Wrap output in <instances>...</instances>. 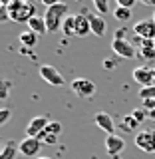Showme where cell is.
<instances>
[{
  "label": "cell",
  "instance_id": "obj_23",
  "mask_svg": "<svg viewBox=\"0 0 155 159\" xmlns=\"http://www.w3.org/2000/svg\"><path fill=\"white\" fill-rule=\"evenodd\" d=\"M139 98H141V99H155V84L139 89Z\"/></svg>",
  "mask_w": 155,
  "mask_h": 159
},
{
  "label": "cell",
  "instance_id": "obj_29",
  "mask_svg": "<svg viewBox=\"0 0 155 159\" xmlns=\"http://www.w3.org/2000/svg\"><path fill=\"white\" fill-rule=\"evenodd\" d=\"M113 40H127V28L125 26L117 28L116 30V38H113Z\"/></svg>",
  "mask_w": 155,
  "mask_h": 159
},
{
  "label": "cell",
  "instance_id": "obj_27",
  "mask_svg": "<svg viewBox=\"0 0 155 159\" xmlns=\"http://www.w3.org/2000/svg\"><path fill=\"white\" fill-rule=\"evenodd\" d=\"M8 89H10V82L8 80H2V88H0V99L8 98Z\"/></svg>",
  "mask_w": 155,
  "mask_h": 159
},
{
  "label": "cell",
  "instance_id": "obj_3",
  "mask_svg": "<svg viewBox=\"0 0 155 159\" xmlns=\"http://www.w3.org/2000/svg\"><path fill=\"white\" fill-rule=\"evenodd\" d=\"M135 147L143 153H155V129H141L135 133Z\"/></svg>",
  "mask_w": 155,
  "mask_h": 159
},
{
  "label": "cell",
  "instance_id": "obj_18",
  "mask_svg": "<svg viewBox=\"0 0 155 159\" xmlns=\"http://www.w3.org/2000/svg\"><path fill=\"white\" fill-rule=\"evenodd\" d=\"M18 40H20V44H22L24 48H34L36 42H38V34H34L32 30H24Z\"/></svg>",
  "mask_w": 155,
  "mask_h": 159
},
{
  "label": "cell",
  "instance_id": "obj_31",
  "mask_svg": "<svg viewBox=\"0 0 155 159\" xmlns=\"http://www.w3.org/2000/svg\"><path fill=\"white\" fill-rule=\"evenodd\" d=\"M117 6H121V8H129V10H131L133 6H135V0H117Z\"/></svg>",
  "mask_w": 155,
  "mask_h": 159
},
{
  "label": "cell",
  "instance_id": "obj_14",
  "mask_svg": "<svg viewBox=\"0 0 155 159\" xmlns=\"http://www.w3.org/2000/svg\"><path fill=\"white\" fill-rule=\"evenodd\" d=\"M86 14H88V20H89V28H92V34H96V36L102 38L103 34H106V20H103L99 14H92V12H88L86 10Z\"/></svg>",
  "mask_w": 155,
  "mask_h": 159
},
{
  "label": "cell",
  "instance_id": "obj_12",
  "mask_svg": "<svg viewBox=\"0 0 155 159\" xmlns=\"http://www.w3.org/2000/svg\"><path fill=\"white\" fill-rule=\"evenodd\" d=\"M93 123L102 129V131H106L107 135H116V121H113V117L109 116V113H106V111H99V113H96V117H93Z\"/></svg>",
  "mask_w": 155,
  "mask_h": 159
},
{
  "label": "cell",
  "instance_id": "obj_34",
  "mask_svg": "<svg viewBox=\"0 0 155 159\" xmlns=\"http://www.w3.org/2000/svg\"><path fill=\"white\" fill-rule=\"evenodd\" d=\"M149 119H153V121H155V109H153V111H149Z\"/></svg>",
  "mask_w": 155,
  "mask_h": 159
},
{
  "label": "cell",
  "instance_id": "obj_22",
  "mask_svg": "<svg viewBox=\"0 0 155 159\" xmlns=\"http://www.w3.org/2000/svg\"><path fill=\"white\" fill-rule=\"evenodd\" d=\"M42 145H54V143L58 141V135H52V133H48V131H44V133H40V135L36 137Z\"/></svg>",
  "mask_w": 155,
  "mask_h": 159
},
{
  "label": "cell",
  "instance_id": "obj_2",
  "mask_svg": "<svg viewBox=\"0 0 155 159\" xmlns=\"http://www.w3.org/2000/svg\"><path fill=\"white\" fill-rule=\"evenodd\" d=\"M68 16V4L64 2H56L52 6L46 8V14H44V22H46L48 34H54L58 30H62V24Z\"/></svg>",
  "mask_w": 155,
  "mask_h": 159
},
{
  "label": "cell",
  "instance_id": "obj_16",
  "mask_svg": "<svg viewBox=\"0 0 155 159\" xmlns=\"http://www.w3.org/2000/svg\"><path fill=\"white\" fill-rule=\"evenodd\" d=\"M28 30H32V32L38 34V36L48 34V28H46V22H44V16H34V18L28 22Z\"/></svg>",
  "mask_w": 155,
  "mask_h": 159
},
{
  "label": "cell",
  "instance_id": "obj_9",
  "mask_svg": "<svg viewBox=\"0 0 155 159\" xmlns=\"http://www.w3.org/2000/svg\"><path fill=\"white\" fill-rule=\"evenodd\" d=\"M40 78L50 86H64V76L54 66H48V64L40 66Z\"/></svg>",
  "mask_w": 155,
  "mask_h": 159
},
{
  "label": "cell",
  "instance_id": "obj_13",
  "mask_svg": "<svg viewBox=\"0 0 155 159\" xmlns=\"http://www.w3.org/2000/svg\"><path fill=\"white\" fill-rule=\"evenodd\" d=\"M123 149H125V141H123V137H119V135H107L106 137V151L112 157H117Z\"/></svg>",
  "mask_w": 155,
  "mask_h": 159
},
{
  "label": "cell",
  "instance_id": "obj_33",
  "mask_svg": "<svg viewBox=\"0 0 155 159\" xmlns=\"http://www.w3.org/2000/svg\"><path fill=\"white\" fill-rule=\"evenodd\" d=\"M143 4L145 6H155V0H143Z\"/></svg>",
  "mask_w": 155,
  "mask_h": 159
},
{
  "label": "cell",
  "instance_id": "obj_5",
  "mask_svg": "<svg viewBox=\"0 0 155 159\" xmlns=\"http://www.w3.org/2000/svg\"><path fill=\"white\" fill-rule=\"evenodd\" d=\"M112 50L123 60H131L137 56V48L129 40H112Z\"/></svg>",
  "mask_w": 155,
  "mask_h": 159
},
{
  "label": "cell",
  "instance_id": "obj_21",
  "mask_svg": "<svg viewBox=\"0 0 155 159\" xmlns=\"http://www.w3.org/2000/svg\"><path fill=\"white\" fill-rule=\"evenodd\" d=\"M113 16H116V20H119V22H129L133 14H131V10H129V8L116 6V10H113Z\"/></svg>",
  "mask_w": 155,
  "mask_h": 159
},
{
  "label": "cell",
  "instance_id": "obj_11",
  "mask_svg": "<svg viewBox=\"0 0 155 159\" xmlns=\"http://www.w3.org/2000/svg\"><path fill=\"white\" fill-rule=\"evenodd\" d=\"M135 44H137V56L141 60H155V42L153 40H141L135 36Z\"/></svg>",
  "mask_w": 155,
  "mask_h": 159
},
{
  "label": "cell",
  "instance_id": "obj_19",
  "mask_svg": "<svg viewBox=\"0 0 155 159\" xmlns=\"http://www.w3.org/2000/svg\"><path fill=\"white\" fill-rule=\"evenodd\" d=\"M62 30H64L66 36H76V14L66 16V20H64V24H62Z\"/></svg>",
  "mask_w": 155,
  "mask_h": 159
},
{
  "label": "cell",
  "instance_id": "obj_10",
  "mask_svg": "<svg viewBox=\"0 0 155 159\" xmlns=\"http://www.w3.org/2000/svg\"><path fill=\"white\" fill-rule=\"evenodd\" d=\"M50 119L46 116H38V117H32L28 121V127H26V137H38L40 133L46 131Z\"/></svg>",
  "mask_w": 155,
  "mask_h": 159
},
{
  "label": "cell",
  "instance_id": "obj_30",
  "mask_svg": "<svg viewBox=\"0 0 155 159\" xmlns=\"http://www.w3.org/2000/svg\"><path fill=\"white\" fill-rule=\"evenodd\" d=\"M143 102V109L145 111H153L155 109V99H141Z\"/></svg>",
  "mask_w": 155,
  "mask_h": 159
},
{
  "label": "cell",
  "instance_id": "obj_26",
  "mask_svg": "<svg viewBox=\"0 0 155 159\" xmlns=\"http://www.w3.org/2000/svg\"><path fill=\"white\" fill-rule=\"evenodd\" d=\"M93 8H96L99 14H107V10H109V4L106 2V0H93Z\"/></svg>",
  "mask_w": 155,
  "mask_h": 159
},
{
  "label": "cell",
  "instance_id": "obj_17",
  "mask_svg": "<svg viewBox=\"0 0 155 159\" xmlns=\"http://www.w3.org/2000/svg\"><path fill=\"white\" fill-rule=\"evenodd\" d=\"M16 153H20L16 141H6L0 151V159H16Z\"/></svg>",
  "mask_w": 155,
  "mask_h": 159
},
{
  "label": "cell",
  "instance_id": "obj_37",
  "mask_svg": "<svg viewBox=\"0 0 155 159\" xmlns=\"http://www.w3.org/2000/svg\"><path fill=\"white\" fill-rule=\"evenodd\" d=\"M153 42H155V40H153Z\"/></svg>",
  "mask_w": 155,
  "mask_h": 159
},
{
  "label": "cell",
  "instance_id": "obj_6",
  "mask_svg": "<svg viewBox=\"0 0 155 159\" xmlns=\"http://www.w3.org/2000/svg\"><path fill=\"white\" fill-rule=\"evenodd\" d=\"M155 68H149V66H139L133 70V80L139 84L141 88H147V86H153L155 84Z\"/></svg>",
  "mask_w": 155,
  "mask_h": 159
},
{
  "label": "cell",
  "instance_id": "obj_35",
  "mask_svg": "<svg viewBox=\"0 0 155 159\" xmlns=\"http://www.w3.org/2000/svg\"><path fill=\"white\" fill-rule=\"evenodd\" d=\"M38 159H54V157H50V155H40Z\"/></svg>",
  "mask_w": 155,
  "mask_h": 159
},
{
  "label": "cell",
  "instance_id": "obj_8",
  "mask_svg": "<svg viewBox=\"0 0 155 159\" xmlns=\"http://www.w3.org/2000/svg\"><path fill=\"white\" fill-rule=\"evenodd\" d=\"M40 147H42V143L38 141L36 137H24L22 141L18 143V149H20V155L24 157H40Z\"/></svg>",
  "mask_w": 155,
  "mask_h": 159
},
{
  "label": "cell",
  "instance_id": "obj_1",
  "mask_svg": "<svg viewBox=\"0 0 155 159\" xmlns=\"http://www.w3.org/2000/svg\"><path fill=\"white\" fill-rule=\"evenodd\" d=\"M4 6H6V12L12 22H18V24H28L30 20L36 16V6L32 2H24V0H10L6 2L4 0Z\"/></svg>",
  "mask_w": 155,
  "mask_h": 159
},
{
  "label": "cell",
  "instance_id": "obj_7",
  "mask_svg": "<svg viewBox=\"0 0 155 159\" xmlns=\"http://www.w3.org/2000/svg\"><path fill=\"white\" fill-rule=\"evenodd\" d=\"M133 34L141 40H155V22L153 20H139L133 24Z\"/></svg>",
  "mask_w": 155,
  "mask_h": 159
},
{
  "label": "cell",
  "instance_id": "obj_24",
  "mask_svg": "<svg viewBox=\"0 0 155 159\" xmlns=\"http://www.w3.org/2000/svg\"><path fill=\"white\" fill-rule=\"evenodd\" d=\"M129 113H131V116L135 117L139 123H143V121H145V119L149 117V111H145V109H143V107H135V109H131V111H129Z\"/></svg>",
  "mask_w": 155,
  "mask_h": 159
},
{
  "label": "cell",
  "instance_id": "obj_15",
  "mask_svg": "<svg viewBox=\"0 0 155 159\" xmlns=\"http://www.w3.org/2000/svg\"><path fill=\"white\" fill-rule=\"evenodd\" d=\"M88 34H92V28H89V20H88L86 10H82V14H76V36L84 38Z\"/></svg>",
  "mask_w": 155,
  "mask_h": 159
},
{
  "label": "cell",
  "instance_id": "obj_28",
  "mask_svg": "<svg viewBox=\"0 0 155 159\" xmlns=\"http://www.w3.org/2000/svg\"><path fill=\"white\" fill-rule=\"evenodd\" d=\"M8 119H10V109L8 107H2V109H0V125H4Z\"/></svg>",
  "mask_w": 155,
  "mask_h": 159
},
{
  "label": "cell",
  "instance_id": "obj_4",
  "mask_svg": "<svg viewBox=\"0 0 155 159\" xmlns=\"http://www.w3.org/2000/svg\"><path fill=\"white\" fill-rule=\"evenodd\" d=\"M72 92L80 98H92L96 93V84L88 78H76L72 82Z\"/></svg>",
  "mask_w": 155,
  "mask_h": 159
},
{
  "label": "cell",
  "instance_id": "obj_36",
  "mask_svg": "<svg viewBox=\"0 0 155 159\" xmlns=\"http://www.w3.org/2000/svg\"><path fill=\"white\" fill-rule=\"evenodd\" d=\"M151 20H153V22H155V12H153V18H151Z\"/></svg>",
  "mask_w": 155,
  "mask_h": 159
},
{
  "label": "cell",
  "instance_id": "obj_38",
  "mask_svg": "<svg viewBox=\"0 0 155 159\" xmlns=\"http://www.w3.org/2000/svg\"><path fill=\"white\" fill-rule=\"evenodd\" d=\"M153 72H155V70H153Z\"/></svg>",
  "mask_w": 155,
  "mask_h": 159
},
{
  "label": "cell",
  "instance_id": "obj_25",
  "mask_svg": "<svg viewBox=\"0 0 155 159\" xmlns=\"http://www.w3.org/2000/svg\"><path fill=\"white\" fill-rule=\"evenodd\" d=\"M46 131L52 133V135H60V133H62V123H60V121H50L48 127H46Z\"/></svg>",
  "mask_w": 155,
  "mask_h": 159
},
{
  "label": "cell",
  "instance_id": "obj_32",
  "mask_svg": "<svg viewBox=\"0 0 155 159\" xmlns=\"http://www.w3.org/2000/svg\"><path fill=\"white\" fill-rule=\"evenodd\" d=\"M103 68H106V70H116L117 62H116V60H103Z\"/></svg>",
  "mask_w": 155,
  "mask_h": 159
},
{
  "label": "cell",
  "instance_id": "obj_20",
  "mask_svg": "<svg viewBox=\"0 0 155 159\" xmlns=\"http://www.w3.org/2000/svg\"><path fill=\"white\" fill-rule=\"evenodd\" d=\"M139 125H141V123H139L137 119L131 116V113H129V116H125V117L121 119V129H123V131H127V133L135 131V127H139Z\"/></svg>",
  "mask_w": 155,
  "mask_h": 159
}]
</instances>
